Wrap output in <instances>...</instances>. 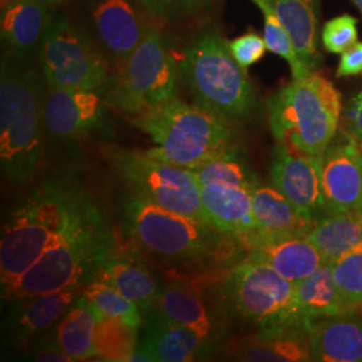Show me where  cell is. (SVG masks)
<instances>
[{"mask_svg":"<svg viewBox=\"0 0 362 362\" xmlns=\"http://www.w3.org/2000/svg\"><path fill=\"white\" fill-rule=\"evenodd\" d=\"M101 216L90 194L70 176L43 181L13 211L1 230L0 281L11 285L46 251L79 226Z\"/></svg>","mask_w":362,"mask_h":362,"instance_id":"obj_1","label":"cell"},{"mask_svg":"<svg viewBox=\"0 0 362 362\" xmlns=\"http://www.w3.org/2000/svg\"><path fill=\"white\" fill-rule=\"evenodd\" d=\"M45 89L38 71L26 61L3 57L0 163L3 176L18 187L34 180L43 163Z\"/></svg>","mask_w":362,"mask_h":362,"instance_id":"obj_2","label":"cell"},{"mask_svg":"<svg viewBox=\"0 0 362 362\" xmlns=\"http://www.w3.org/2000/svg\"><path fill=\"white\" fill-rule=\"evenodd\" d=\"M130 121L155 143L146 152L176 167L196 169L236 153L233 124L177 97Z\"/></svg>","mask_w":362,"mask_h":362,"instance_id":"obj_3","label":"cell"},{"mask_svg":"<svg viewBox=\"0 0 362 362\" xmlns=\"http://www.w3.org/2000/svg\"><path fill=\"white\" fill-rule=\"evenodd\" d=\"M267 109L278 143L300 155L322 157L338 133L342 105L336 86L311 73L272 94Z\"/></svg>","mask_w":362,"mask_h":362,"instance_id":"obj_4","label":"cell"},{"mask_svg":"<svg viewBox=\"0 0 362 362\" xmlns=\"http://www.w3.org/2000/svg\"><path fill=\"white\" fill-rule=\"evenodd\" d=\"M180 71L194 104L233 124L248 116L255 104L247 71L236 62L230 42L206 31L182 52Z\"/></svg>","mask_w":362,"mask_h":362,"instance_id":"obj_5","label":"cell"},{"mask_svg":"<svg viewBox=\"0 0 362 362\" xmlns=\"http://www.w3.org/2000/svg\"><path fill=\"white\" fill-rule=\"evenodd\" d=\"M219 294L227 309L259 336L310 330L298 309L296 285L266 263L250 258L236 263L223 278Z\"/></svg>","mask_w":362,"mask_h":362,"instance_id":"obj_6","label":"cell"},{"mask_svg":"<svg viewBox=\"0 0 362 362\" xmlns=\"http://www.w3.org/2000/svg\"><path fill=\"white\" fill-rule=\"evenodd\" d=\"M113 240L103 215L83 223L11 285L1 287L3 298L16 300L86 285Z\"/></svg>","mask_w":362,"mask_h":362,"instance_id":"obj_7","label":"cell"},{"mask_svg":"<svg viewBox=\"0 0 362 362\" xmlns=\"http://www.w3.org/2000/svg\"><path fill=\"white\" fill-rule=\"evenodd\" d=\"M125 228L137 248L168 263H200L223 248L227 235L133 196L125 203Z\"/></svg>","mask_w":362,"mask_h":362,"instance_id":"obj_8","label":"cell"},{"mask_svg":"<svg viewBox=\"0 0 362 362\" xmlns=\"http://www.w3.org/2000/svg\"><path fill=\"white\" fill-rule=\"evenodd\" d=\"M106 103L129 117L140 116L177 97V69L161 33L151 27L141 45L105 86Z\"/></svg>","mask_w":362,"mask_h":362,"instance_id":"obj_9","label":"cell"},{"mask_svg":"<svg viewBox=\"0 0 362 362\" xmlns=\"http://www.w3.org/2000/svg\"><path fill=\"white\" fill-rule=\"evenodd\" d=\"M107 156L117 175L133 196L211 226L192 169L164 163L148 152L117 146L109 148Z\"/></svg>","mask_w":362,"mask_h":362,"instance_id":"obj_10","label":"cell"},{"mask_svg":"<svg viewBox=\"0 0 362 362\" xmlns=\"http://www.w3.org/2000/svg\"><path fill=\"white\" fill-rule=\"evenodd\" d=\"M47 85L71 90H104L109 67L90 39L64 16L52 18L39 47Z\"/></svg>","mask_w":362,"mask_h":362,"instance_id":"obj_11","label":"cell"},{"mask_svg":"<svg viewBox=\"0 0 362 362\" xmlns=\"http://www.w3.org/2000/svg\"><path fill=\"white\" fill-rule=\"evenodd\" d=\"M321 182L326 214L362 216V148L348 132L321 157Z\"/></svg>","mask_w":362,"mask_h":362,"instance_id":"obj_12","label":"cell"},{"mask_svg":"<svg viewBox=\"0 0 362 362\" xmlns=\"http://www.w3.org/2000/svg\"><path fill=\"white\" fill-rule=\"evenodd\" d=\"M270 180L272 188L284 194L305 218L317 221L326 215L321 157L300 155L279 144Z\"/></svg>","mask_w":362,"mask_h":362,"instance_id":"obj_13","label":"cell"},{"mask_svg":"<svg viewBox=\"0 0 362 362\" xmlns=\"http://www.w3.org/2000/svg\"><path fill=\"white\" fill-rule=\"evenodd\" d=\"M100 91L71 90L46 83L45 128L52 140L69 143L94 129L103 118Z\"/></svg>","mask_w":362,"mask_h":362,"instance_id":"obj_14","label":"cell"},{"mask_svg":"<svg viewBox=\"0 0 362 362\" xmlns=\"http://www.w3.org/2000/svg\"><path fill=\"white\" fill-rule=\"evenodd\" d=\"M215 346L191 329L152 310L146 314L144 336L132 361L192 362L204 360Z\"/></svg>","mask_w":362,"mask_h":362,"instance_id":"obj_15","label":"cell"},{"mask_svg":"<svg viewBox=\"0 0 362 362\" xmlns=\"http://www.w3.org/2000/svg\"><path fill=\"white\" fill-rule=\"evenodd\" d=\"M252 214L255 230L240 239L242 246L247 250L282 238L306 236L315 224L272 187H257L254 189Z\"/></svg>","mask_w":362,"mask_h":362,"instance_id":"obj_16","label":"cell"},{"mask_svg":"<svg viewBox=\"0 0 362 362\" xmlns=\"http://www.w3.org/2000/svg\"><path fill=\"white\" fill-rule=\"evenodd\" d=\"M93 22L105 50L122 64L141 45L151 27L129 0H103L93 10Z\"/></svg>","mask_w":362,"mask_h":362,"instance_id":"obj_17","label":"cell"},{"mask_svg":"<svg viewBox=\"0 0 362 362\" xmlns=\"http://www.w3.org/2000/svg\"><path fill=\"white\" fill-rule=\"evenodd\" d=\"M49 7L33 0L3 1L0 30L4 55L26 61L31 52L40 47L52 22Z\"/></svg>","mask_w":362,"mask_h":362,"instance_id":"obj_18","label":"cell"},{"mask_svg":"<svg viewBox=\"0 0 362 362\" xmlns=\"http://www.w3.org/2000/svg\"><path fill=\"white\" fill-rule=\"evenodd\" d=\"M82 287H71L62 291L11 300L13 310L8 318V329L16 342H34L49 334L76 303Z\"/></svg>","mask_w":362,"mask_h":362,"instance_id":"obj_19","label":"cell"},{"mask_svg":"<svg viewBox=\"0 0 362 362\" xmlns=\"http://www.w3.org/2000/svg\"><path fill=\"white\" fill-rule=\"evenodd\" d=\"M93 279L115 287L117 291L134 302L145 315L155 309L160 291L155 278L134 255L117 246L116 240H113L100 260Z\"/></svg>","mask_w":362,"mask_h":362,"instance_id":"obj_20","label":"cell"},{"mask_svg":"<svg viewBox=\"0 0 362 362\" xmlns=\"http://www.w3.org/2000/svg\"><path fill=\"white\" fill-rule=\"evenodd\" d=\"M199 185L203 207L214 228L238 240L255 230L252 214L254 189L224 182Z\"/></svg>","mask_w":362,"mask_h":362,"instance_id":"obj_21","label":"cell"},{"mask_svg":"<svg viewBox=\"0 0 362 362\" xmlns=\"http://www.w3.org/2000/svg\"><path fill=\"white\" fill-rule=\"evenodd\" d=\"M311 361L362 362V317L346 313L311 325Z\"/></svg>","mask_w":362,"mask_h":362,"instance_id":"obj_22","label":"cell"},{"mask_svg":"<svg viewBox=\"0 0 362 362\" xmlns=\"http://www.w3.org/2000/svg\"><path fill=\"white\" fill-rule=\"evenodd\" d=\"M153 310L175 324L191 329L216 346L220 338L219 322L192 286L177 282L161 286Z\"/></svg>","mask_w":362,"mask_h":362,"instance_id":"obj_23","label":"cell"},{"mask_svg":"<svg viewBox=\"0 0 362 362\" xmlns=\"http://www.w3.org/2000/svg\"><path fill=\"white\" fill-rule=\"evenodd\" d=\"M247 258L269 264L294 285L324 264L308 235L288 236L252 247Z\"/></svg>","mask_w":362,"mask_h":362,"instance_id":"obj_24","label":"cell"},{"mask_svg":"<svg viewBox=\"0 0 362 362\" xmlns=\"http://www.w3.org/2000/svg\"><path fill=\"white\" fill-rule=\"evenodd\" d=\"M274 10L285 26L299 59L314 73L321 62L318 52V0H272Z\"/></svg>","mask_w":362,"mask_h":362,"instance_id":"obj_25","label":"cell"},{"mask_svg":"<svg viewBox=\"0 0 362 362\" xmlns=\"http://www.w3.org/2000/svg\"><path fill=\"white\" fill-rule=\"evenodd\" d=\"M103 317L104 314L81 294L55 326L54 336L57 342L74 361H85L97 357L95 326Z\"/></svg>","mask_w":362,"mask_h":362,"instance_id":"obj_26","label":"cell"},{"mask_svg":"<svg viewBox=\"0 0 362 362\" xmlns=\"http://www.w3.org/2000/svg\"><path fill=\"white\" fill-rule=\"evenodd\" d=\"M300 317L311 326L315 321L346 314L339 297L333 264L324 263L296 285Z\"/></svg>","mask_w":362,"mask_h":362,"instance_id":"obj_27","label":"cell"},{"mask_svg":"<svg viewBox=\"0 0 362 362\" xmlns=\"http://www.w3.org/2000/svg\"><path fill=\"white\" fill-rule=\"evenodd\" d=\"M231 356L239 361H311L309 333H284L247 337L231 346Z\"/></svg>","mask_w":362,"mask_h":362,"instance_id":"obj_28","label":"cell"},{"mask_svg":"<svg viewBox=\"0 0 362 362\" xmlns=\"http://www.w3.org/2000/svg\"><path fill=\"white\" fill-rule=\"evenodd\" d=\"M308 238L318 250L324 263L337 259L362 245V216L326 214L317 220Z\"/></svg>","mask_w":362,"mask_h":362,"instance_id":"obj_29","label":"cell"},{"mask_svg":"<svg viewBox=\"0 0 362 362\" xmlns=\"http://www.w3.org/2000/svg\"><path fill=\"white\" fill-rule=\"evenodd\" d=\"M136 333V327L104 315L95 326L97 357L105 361H132L139 345Z\"/></svg>","mask_w":362,"mask_h":362,"instance_id":"obj_30","label":"cell"},{"mask_svg":"<svg viewBox=\"0 0 362 362\" xmlns=\"http://www.w3.org/2000/svg\"><path fill=\"white\" fill-rule=\"evenodd\" d=\"M81 294L105 317L116 318L132 327L139 329L143 324V311L115 287L98 279H91L82 286Z\"/></svg>","mask_w":362,"mask_h":362,"instance_id":"obj_31","label":"cell"},{"mask_svg":"<svg viewBox=\"0 0 362 362\" xmlns=\"http://www.w3.org/2000/svg\"><path fill=\"white\" fill-rule=\"evenodd\" d=\"M251 1L254 4H257V7L263 13L264 40L267 45V50L282 57L285 61L288 62L293 79L308 77L311 73L299 59L296 47L293 45V40L275 13L272 0H251Z\"/></svg>","mask_w":362,"mask_h":362,"instance_id":"obj_32","label":"cell"},{"mask_svg":"<svg viewBox=\"0 0 362 362\" xmlns=\"http://www.w3.org/2000/svg\"><path fill=\"white\" fill-rule=\"evenodd\" d=\"M333 272L346 313L362 310V245L337 259Z\"/></svg>","mask_w":362,"mask_h":362,"instance_id":"obj_33","label":"cell"},{"mask_svg":"<svg viewBox=\"0 0 362 362\" xmlns=\"http://www.w3.org/2000/svg\"><path fill=\"white\" fill-rule=\"evenodd\" d=\"M192 170L199 184L224 182V184L246 187L251 189L257 188L255 176L238 158L236 153L215 158L207 164Z\"/></svg>","mask_w":362,"mask_h":362,"instance_id":"obj_34","label":"cell"},{"mask_svg":"<svg viewBox=\"0 0 362 362\" xmlns=\"http://www.w3.org/2000/svg\"><path fill=\"white\" fill-rule=\"evenodd\" d=\"M357 42V19L341 15L329 21L322 30V43L329 52L342 54Z\"/></svg>","mask_w":362,"mask_h":362,"instance_id":"obj_35","label":"cell"},{"mask_svg":"<svg viewBox=\"0 0 362 362\" xmlns=\"http://www.w3.org/2000/svg\"><path fill=\"white\" fill-rule=\"evenodd\" d=\"M230 50L236 62L247 71L250 66L257 64L267 50L266 40L255 33H248L230 42Z\"/></svg>","mask_w":362,"mask_h":362,"instance_id":"obj_36","label":"cell"},{"mask_svg":"<svg viewBox=\"0 0 362 362\" xmlns=\"http://www.w3.org/2000/svg\"><path fill=\"white\" fill-rule=\"evenodd\" d=\"M26 353V360L38 362H74V360L59 346L57 342L54 330L50 334L42 336L31 342Z\"/></svg>","mask_w":362,"mask_h":362,"instance_id":"obj_37","label":"cell"},{"mask_svg":"<svg viewBox=\"0 0 362 362\" xmlns=\"http://www.w3.org/2000/svg\"><path fill=\"white\" fill-rule=\"evenodd\" d=\"M137 3L153 21H170L185 13V0H137Z\"/></svg>","mask_w":362,"mask_h":362,"instance_id":"obj_38","label":"cell"},{"mask_svg":"<svg viewBox=\"0 0 362 362\" xmlns=\"http://www.w3.org/2000/svg\"><path fill=\"white\" fill-rule=\"evenodd\" d=\"M362 73V43L356 42L346 52H342L341 62L337 69V77L357 76Z\"/></svg>","mask_w":362,"mask_h":362,"instance_id":"obj_39","label":"cell"},{"mask_svg":"<svg viewBox=\"0 0 362 362\" xmlns=\"http://www.w3.org/2000/svg\"><path fill=\"white\" fill-rule=\"evenodd\" d=\"M346 128L362 148V91L353 97L346 107Z\"/></svg>","mask_w":362,"mask_h":362,"instance_id":"obj_40","label":"cell"},{"mask_svg":"<svg viewBox=\"0 0 362 362\" xmlns=\"http://www.w3.org/2000/svg\"><path fill=\"white\" fill-rule=\"evenodd\" d=\"M214 0H185V13H194L208 7Z\"/></svg>","mask_w":362,"mask_h":362,"instance_id":"obj_41","label":"cell"},{"mask_svg":"<svg viewBox=\"0 0 362 362\" xmlns=\"http://www.w3.org/2000/svg\"><path fill=\"white\" fill-rule=\"evenodd\" d=\"M6 1V0H3ZM33 1H37V3H42V4H47V6H52V4H58L61 1H65V0H33Z\"/></svg>","mask_w":362,"mask_h":362,"instance_id":"obj_42","label":"cell"},{"mask_svg":"<svg viewBox=\"0 0 362 362\" xmlns=\"http://www.w3.org/2000/svg\"><path fill=\"white\" fill-rule=\"evenodd\" d=\"M351 1L358 7V10H360L362 13V0H351Z\"/></svg>","mask_w":362,"mask_h":362,"instance_id":"obj_43","label":"cell"}]
</instances>
